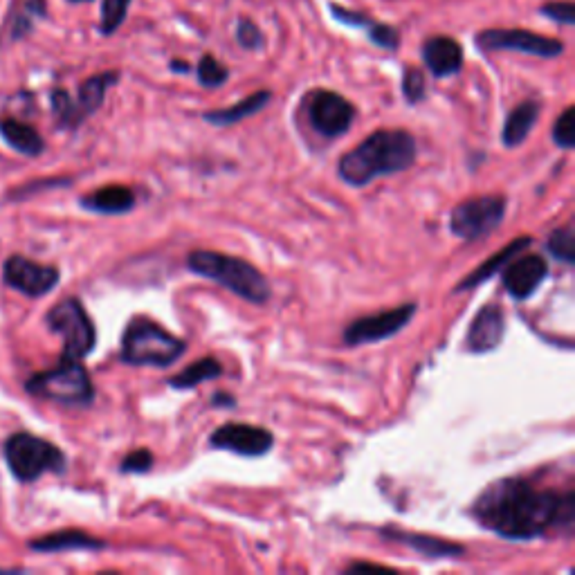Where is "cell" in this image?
Returning a JSON list of instances; mask_svg holds the SVG:
<instances>
[{
  "label": "cell",
  "instance_id": "3",
  "mask_svg": "<svg viewBox=\"0 0 575 575\" xmlns=\"http://www.w3.org/2000/svg\"><path fill=\"white\" fill-rule=\"evenodd\" d=\"M187 266L191 272L216 281L250 304L261 306L270 299L268 279L252 263L239 257H227V254L212 250H194L187 257Z\"/></svg>",
  "mask_w": 575,
  "mask_h": 575
},
{
  "label": "cell",
  "instance_id": "1",
  "mask_svg": "<svg viewBox=\"0 0 575 575\" xmlns=\"http://www.w3.org/2000/svg\"><path fill=\"white\" fill-rule=\"evenodd\" d=\"M472 517L504 540H535L560 526H573L575 495L519 477L499 479L474 499Z\"/></svg>",
  "mask_w": 575,
  "mask_h": 575
},
{
  "label": "cell",
  "instance_id": "17",
  "mask_svg": "<svg viewBox=\"0 0 575 575\" xmlns=\"http://www.w3.org/2000/svg\"><path fill=\"white\" fill-rule=\"evenodd\" d=\"M382 537H387L391 542L405 544L409 549L421 553L427 560H445V558H461L465 549L461 544L441 540V537H432V535H423V533H407V531H398V528H382L380 531Z\"/></svg>",
  "mask_w": 575,
  "mask_h": 575
},
{
  "label": "cell",
  "instance_id": "14",
  "mask_svg": "<svg viewBox=\"0 0 575 575\" xmlns=\"http://www.w3.org/2000/svg\"><path fill=\"white\" fill-rule=\"evenodd\" d=\"M549 275L544 257L537 254H526V257L510 259L504 270V288L510 297L528 299L535 295V290L542 286V281Z\"/></svg>",
  "mask_w": 575,
  "mask_h": 575
},
{
  "label": "cell",
  "instance_id": "23",
  "mask_svg": "<svg viewBox=\"0 0 575 575\" xmlns=\"http://www.w3.org/2000/svg\"><path fill=\"white\" fill-rule=\"evenodd\" d=\"M0 135H3V140L12 146L14 151L23 153V155H41L45 149V142L39 135V131L34 129V126L25 124V122H18L14 117H5V120H0Z\"/></svg>",
  "mask_w": 575,
  "mask_h": 575
},
{
  "label": "cell",
  "instance_id": "21",
  "mask_svg": "<svg viewBox=\"0 0 575 575\" xmlns=\"http://www.w3.org/2000/svg\"><path fill=\"white\" fill-rule=\"evenodd\" d=\"M34 551L41 553H61V551H99L104 549V542L84 531H59L52 535L39 537L32 544Z\"/></svg>",
  "mask_w": 575,
  "mask_h": 575
},
{
  "label": "cell",
  "instance_id": "9",
  "mask_svg": "<svg viewBox=\"0 0 575 575\" xmlns=\"http://www.w3.org/2000/svg\"><path fill=\"white\" fill-rule=\"evenodd\" d=\"M479 50L486 52H522L531 54V57L540 59H558L564 52V43L560 39H551V36L535 34L531 30H504V27H492V30H483L477 34Z\"/></svg>",
  "mask_w": 575,
  "mask_h": 575
},
{
  "label": "cell",
  "instance_id": "27",
  "mask_svg": "<svg viewBox=\"0 0 575 575\" xmlns=\"http://www.w3.org/2000/svg\"><path fill=\"white\" fill-rule=\"evenodd\" d=\"M196 77L198 84L203 88H221L225 81L230 79V70H227L216 57H212V54H205V57L198 61Z\"/></svg>",
  "mask_w": 575,
  "mask_h": 575
},
{
  "label": "cell",
  "instance_id": "6",
  "mask_svg": "<svg viewBox=\"0 0 575 575\" xmlns=\"http://www.w3.org/2000/svg\"><path fill=\"white\" fill-rule=\"evenodd\" d=\"M3 454L9 470L23 483L41 479L45 472L66 470V456H63L57 445L27 432L9 436L3 445Z\"/></svg>",
  "mask_w": 575,
  "mask_h": 575
},
{
  "label": "cell",
  "instance_id": "22",
  "mask_svg": "<svg viewBox=\"0 0 575 575\" xmlns=\"http://www.w3.org/2000/svg\"><path fill=\"white\" fill-rule=\"evenodd\" d=\"M270 99H272L270 90H259V93L245 97L239 104L221 108V111H209L203 117H205V122L214 124V126H234L243 120H248V117L252 115L261 113L263 108L270 104Z\"/></svg>",
  "mask_w": 575,
  "mask_h": 575
},
{
  "label": "cell",
  "instance_id": "32",
  "mask_svg": "<svg viewBox=\"0 0 575 575\" xmlns=\"http://www.w3.org/2000/svg\"><path fill=\"white\" fill-rule=\"evenodd\" d=\"M367 34H369V41L373 45H378V48H382V50L394 52L400 48V32L396 30L394 25L371 21V25L367 27Z\"/></svg>",
  "mask_w": 575,
  "mask_h": 575
},
{
  "label": "cell",
  "instance_id": "7",
  "mask_svg": "<svg viewBox=\"0 0 575 575\" xmlns=\"http://www.w3.org/2000/svg\"><path fill=\"white\" fill-rule=\"evenodd\" d=\"M45 322H48L50 331L63 337V358L81 360L95 349V324L79 299L70 297L59 301L45 317Z\"/></svg>",
  "mask_w": 575,
  "mask_h": 575
},
{
  "label": "cell",
  "instance_id": "35",
  "mask_svg": "<svg viewBox=\"0 0 575 575\" xmlns=\"http://www.w3.org/2000/svg\"><path fill=\"white\" fill-rule=\"evenodd\" d=\"M540 14L558 25H575V5L569 3V0H564V3H546L540 7Z\"/></svg>",
  "mask_w": 575,
  "mask_h": 575
},
{
  "label": "cell",
  "instance_id": "40",
  "mask_svg": "<svg viewBox=\"0 0 575 575\" xmlns=\"http://www.w3.org/2000/svg\"><path fill=\"white\" fill-rule=\"evenodd\" d=\"M68 3H75V5H79V3H90V0H68Z\"/></svg>",
  "mask_w": 575,
  "mask_h": 575
},
{
  "label": "cell",
  "instance_id": "2",
  "mask_svg": "<svg viewBox=\"0 0 575 575\" xmlns=\"http://www.w3.org/2000/svg\"><path fill=\"white\" fill-rule=\"evenodd\" d=\"M418 146L407 131H376L355 149L344 153L337 164L340 178L351 187H367L376 178L414 167Z\"/></svg>",
  "mask_w": 575,
  "mask_h": 575
},
{
  "label": "cell",
  "instance_id": "11",
  "mask_svg": "<svg viewBox=\"0 0 575 575\" xmlns=\"http://www.w3.org/2000/svg\"><path fill=\"white\" fill-rule=\"evenodd\" d=\"M414 315H416V304H403L398 308L382 310V313L353 319V322L344 328V335H342L344 344L360 346V344L387 340V337L403 331V328L409 324V319H412Z\"/></svg>",
  "mask_w": 575,
  "mask_h": 575
},
{
  "label": "cell",
  "instance_id": "10",
  "mask_svg": "<svg viewBox=\"0 0 575 575\" xmlns=\"http://www.w3.org/2000/svg\"><path fill=\"white\" fill-rule=\"evenodd\" d=\"M306 115L313 129L328 140H335L351 129L355 122V106L333 90H315L306 99Z\"/></svg>",
  "mask_w": 575,
  "mask_h": 575
},
{
  "label": "cell",
  "instance_id": "31",
  "mask_svg": "<svg viewBox=\"0 0 575 575\" xmlns=\"http://www.w3.org/2000/svg\"><path fill=\"white\" fill-rule=\"evenodd\" d=\"M236 41L243 50H263V45H266V36L259 30V25L252 21V18H245L241 16L239 21H236Z\"/></svg>",
  "mask_w": 575,
  "mask_h": 575
},
{
  "label": "cell",
  "instance_id": "24",
  "mask_svg": "<svg viewBox=\"0 0 575 575\" xmlns=\"http://www.w3.org/2000/svg\"><path fill=\"white\" fill-rule=\"evenodd\" d=\"M533 243V239H528V236H524V239H515L510 245H506L504 250H499L495 257L488 259L486 263H481V266L472 272L470 277H465L459 286H456V292H461V290H468V288H477L479 284H483V281L490 279V277H495L499 270H504L506 268V263L510 259H515L519 252L526 250L528 245Z\"/></svg>",
  "mask_w": 575,
  "mask_h": 575
},
{
  "label": "cell",
  "instance_id": "38",
  "mask_svg": "<svg viewBox=\"0 0 575 575\" xmlns=\"http://www.w3.org/2000/svg\"><path fill=\"white\" fill-rule=\"evenodd\" d=\"M214 405H227V407H234L236 400L227 394H216L214 396Z\"/></svg>",
  "mask_w": 575,
  "mask_h": 575
},
{
  "label": "cell",
  "instance_id": "5",
  "mask_svg": "<svg viewBox=\"0 0 575 575\" xmlns=\"http://www.w3.org/2000/svg\"><path fill=\"white\" fill-rule=\"evenodd\" d=\"M25 389L30 391L32 396L48 398L54 400V403L70 407L90 405L95 398V387L93 380H90V373L79 360L70 358H63L59 367L50 371L36 373V376L27 380Z\"/></svg>",
  "mask_w": 575,
  "mask_h": 575
},
{
  "label": "cell",
  "instance_id": "30",
  "mask_svg": "<svg viewBox=\"0 0 575 575\" xmlns=\"http://www.w3.org/2000/svg\"><path fill=\"white\" fill-rule=\"evenodd\" d=\"M553 142L560 149H573L575 144V108L567 106L553 124Z\"/></svg>",
  "mask_w": 575,
  "mask_h": 575
},
{
  "label": "cell",
  "instance_id": "16",
  "mask_svg": "<svg viewBox=\"0 0 575 575\" xmlns=\"http://www.w3.org/2000/svg\"><path fill=\"white\" fill-rule=\"evenodd\" d=\"M423 63L436 79L452 77L463 68V48L452 36H432L423 43Z\"/></svg>",
  "mask_w": 575,
  "mask_h": 575
},
{
  "label": "cell",
  "instance_id": "18",
  "mask_svg": "<svg viewBox=\"0 0 575 575\" xmlns=\"http://www.w3.org/2000/svg\"><path fill=\"white\" fill-rule=\"evenodd\" d=\"M117 81H120V72L108 70V72H99V75L86 79L84 84L79 86L77 99H72V104H75L77 126L84 122L86 117H90L93 113H97L99 108H102L108 88L115 86Z\"/></svg>",
  "mask_w": 575,
  "mask_h": 575
},
{
  "label": "cell",
  "instance_id": "4",
  "mask_svg": "<svg viewBox=\"0 0 575 575\" xmlns=\"http://www.w3.org/2000/svg\"><path fill=\"white\" fill-rule=\"evenodd\" d=\"M185 353V340L144 317L133 319L122 337V360L126 364H135V367H171Z\"/></svg>",
  "mask_w": 575,
  "mask_h": 575
},
{
  "label": "cell",
  "instance_id": "13",
  "mask_svg": "<svg viewBox=\"0 0 575 575\" xmlns=\"http://www.w3.org/2000/svg\"><path fill=\"white\" fill-rule=\"evenodd\" d=\"M3 279L9 288L23 292L27 297H43L59 284V270L41 266L25 257H9L3 268Z\"/></svg>",
  "mask_w": 575,
  "mask_h": 575
},
{
  "label": "cell",
  "instance_id": "12",
  "mask_svg": "<svg viewBox=\"0 0 575 575\" xmlns=\"http://www.w3.org/2000/svg\"><path fill=\"white\" fill-rule=\"evenodd\" d=\"M209 445L216 450L234 452L241 456H263L275 445V436L266 427L248 425V423H227L214 430Z\"/></svg>",
  "mask_w": 575,
  "mask_h": 575
},
{
  "label": "cell",
  "instance_id": "37",
  "mask_svg": "<svg viewBox=\"0 0 575 575\" xmlns=\"http://www.w3.org/2000/svg\"><path fill=\"white\" fill-rule=\"evenodd\" d=\"M169 68H171L173 72H180V75H187V72H189V63H187V61H180V59H173Z\"/></svg>",
  "mask_w": 575,
  "mask_h": 575
},
{
  "label": "cell",
  "instance_id": "19",
  "mask_svg": "<svg viewBox=\"0 0 575 575\" xmlns=\"http://www.w3.org/2000/svg\"><path fill=\"white\" fill-rule=\"evenodd\" d=\"M540 113H542V106L535 102V99H528V102H522L519 106H515L510 115L506 117V124H504V131H501V142L510 149H515V146L524 144L528 135H531L533 126L540 120Z\"/></svg>",
  "mask_w": 575,
  "mask_h": 575
},
{
  "label": "cell",
  "instance_id": "8",
  "mask_svg": "<svg viewBox=\"0 0 575 575\" xmlns=\"http://www.w3.org/2000/svg\"><path fill=\"white\" fill-rule=\"evenodd\" d=\"M504 196H477L456 205L450 214V230L463 241H479L495 232L506 216Z\"/></svg>",
  "mask_w": 575,
  "mask_h": 575
},
{
  "label": "cell",
  "instance_id": "26",
  "mask_svg": "<svg viewBox=\"0 0 575 575\" xmlns=\"http://www.w3.org/2000/svg\"><path fill=\"white\" fill-rule=\"evenodd\" d=\"M34 18H48V0H25L23 7L14 14L12 27H9L12 41H21L32 32Z\"/></svg>",
  "mask_w": 575,
  "mask_h": 575
},
{
  "label": "cell",
  "instance_id": "15",
  "mask_svg": "<svg viewBox=\"0 0 575 575\" xmlns=\"http://www.w3.org/2000/svg\"><path fill=\"white\" fill-rule=\"evenodd\" d=\"M504 333H506L504 310L495 304H490L483 306L477 317L472 319L465 344H468L470 353H488L497 349L501 340H504Z\"/></svg>",
  "mask_w": 575,
  "mask_h": 575
},
{
  "label": "cell",
  "instance_id": "28",
  "mask_svg": "<svg viewBox=\"0 0 575 575\" xmlns=\"http://www.w3.org/2000/svg\"><path fill=\"white\" fill-rule=\"evenodd\" d=\"M131 0H104L102 3V21H99V32L111 36L120 30L129 14Z\"/></svg>",
  "mask_w": 575,
  "mask_h": 575
},
{
  "label": "cell",
  "instance_id": "25",
  "mask_svg": "<svg viewBox=\"0 0 575 575\" xmlns=\"http://www.w3.org/2000/svg\"><path fill=\"white\" fill-rule=\"evenodd\" d=\"M221 376H223V364L216 358H203L194 364H189V367L185 371H180L178 376H173L169 380V385L173 389H194L198 385H203V382L216 380Z\"/></svg>",
  "mask_w": 575,
  "mask_h": 575
},
{
  "label": "cell",
  "instance_id": "36",
  "mask_svg": "<svg viewBox=\"0 0 575 575\" xmlns=\"http://www.w3.org/2000/svg\"><path fill=\"white\" fill-rule=\"evenodd\" d=\"M151 468H153V454L149 450H144V447L131 452L122 461V472L126 474H142V472H149Z\"/></svg>",
  "mask_w": 575,
  "mask_h": 575
},
{
  "label": "cell",
  "instance_id": "39",
  "mask_svg": "<svg viewBox=\"0 0 575 575\" xmlns=\"http://www.w3.org/2000/svg\"><path fill=\"white\" fill-rule=\"evenodd\" d=\"M385 567H380V564H353L349 567V571H382Z\"/></svg>",
  "mask_w": 575,
  "mask_h": 575
},
{
  "label": "cell",
  "instance_id": "20",
  "mask_svg": "<svg viewBox=\"0 0 575 575\" xmlns=\"http://www.w3.org/2000/svg\"><path fill=\"white\" fill-rule=\"evenodd\" d=\"M81 205L95 214H106V216L126 214L135 207V194L129 187L111 185V187H102V189L93 191V194L84 196L81 198Z\"/></svg>",
  "mask_w": 575,
  "mask_h": 575
},
{
  "label": "cell",
  "instance_id": "29",
  "mask_svg": "<svg viewBox=\"0 0 575 575\" xmlns=\"http://www.w3.org/2000/svg\"><path fill=\"white\" fill-rule=\"evenodd\" d=\"M546 250H549L555 259L564 263H573L575 259V239H573V227L564 225L562 230H555L549 241H546Z\"/></svg>",
  "mask_w": 575,
  "mask_h": 575
},
{
  "label": "cell",
  "instance_id": "34",
  "mask_svg": "<svg viewBox=\"0 0 575 575\" xmlns=\"http://www.w3.org/2000/svg\"><path fill=\"white\" fill-rule=\"evenodd\" d=\"M328 9H331L335 21L346 25V27H358V30L362 27V30H367L373 21L367 12H360V9H349V7H342L337 3H328Z\"/></svg>",
  "mask_w": 575,
  "mask_h": 575
},
{
  "label": "cell",
  "instance_id": "33",
  "mask_svg": "<svg viewBox=\"0 0 575 575\" xmlns=\"http://www.w3.org/2000/svg\"><path fill=\"white\" fill-rule=\"evenodd\" d=\"M403 95L409 104H421L427 97V81L423 70L407 68L403 75Z\"/></svg>",
  "mask_w": 575,
  "mask_h": 575
}]
</instances>
